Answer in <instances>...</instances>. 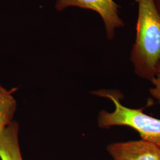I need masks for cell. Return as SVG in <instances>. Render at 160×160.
<instances>
[{"label":"cell","instance_id":"obj_4","mask_svg":"<svg viewBox=\"0 0 160 160\" xmlns=\"http://www.w3.org/2000/svg\"><path fill=\"white\" fill-rule=\"evenodd\" d=\"M106 149L113 160H160V148L142 139L110 143Z\"/></svg>","mask_w":160,"mask_h":160},{"label":"cell","instance_id":"obj_6","mask_svg":"<svg viewBox=\"0 0 160 160\" xmlns=\"http://www.w3.org/2000/svg\"><path fill=\"white\" fill-rule=\"evenodd\" d=\"M17 106V101L12 92L0 84V133L14 121Z\"/></svg>","mask_w":160,"mask_h":160},{"label":"cell","instance_id":"obj_5","mask_svg":"<svg viewBox=\"0 0 160 160\" xmlns=\"http://www.w3.org/2000/svg\"><path fill=\"white\" fill-rule=\"evenodd\" d=\"M18 133L19 125L16 121L0 133V160H23Z\"/></svg>","mask_w":160,"mask_h":160},{"label":"cell","instance_id":"obj_2","mask_svg":"<svg viewBox=\"0 0 160 160\" xmlns=\"http://www.w3.org/2000/svg\"><path fill=\"white\" fill-rule=\"evenodd\" d=\"M95 96L109 99L114 104L112 112L101 110L97 117V124L101 129L114 126H126L137 132L142 139L154 143L160 148V119L143 113L140 109L125 106L120 102L118 92L98 90L92 92Z\"/></svg>","mask_w":160,"mask_h":160},{"label":"cell","instance_id":"obj_7","mask_svg":"<svg viewBox=\"0 0 160 160\" xmlns=\"http://www.w3.org/2000/svg\"><path fill=\"white\" fill-rule=\"evenodd\" d=\"M151 82L152 86L149 89V93L152 97L160 103V75H156Z\"/></svg>","mask_w":160,"mask_h":160},{"label":"cell","instance_id":"obj_1","mask_svg":"<svg viewBox=\"0 0 160 160\" xmlns=\"http://www.w3.org/2000/svg\"><path fill=\"white\" fill-rule=\"evenodd\" d=\"M136 1V36L130 60L135 74L151 82L160 64V12L155 0Z\"/></svg>","mask_w":160,"mask_h":160},{"label":"cell","instance_id":"obj_8","mask_svg":"<svg viewBox=\"0 0 160 160\" xmlns=\"http://www.w3.org/2000/svg\"><path fill=\"white\" fill-rule=\"evenodd\" d=\"M155 3H156V5L157 6L158 8V10L160 12V0H155Z\"/></svg>","mask_w":160,"mask_h":160},{"label":"cell","instance_id":"obj_9","mask_svg":"<svg viewBox=\"0 0 160 160\" xmlns=\"http://www.w3.org/2000/svg\"><path fill=\"white\" fill-rule=\"evenodd\" d=\"M160 75V64L157 68V75Z\"/></svg>","mask_w":160,"mask_h":160},{"label":"cell","instance_id":"obj_3","mask_svg":"<svg viewBox=\"0 0 160 160\" xmlns=\"http://www.w3.org/2000/svg\"><path fill=\"white\" fill-rule=\"evenodd\" d=\"M70 6L97 12L103 20L109 39H113L116 30L124 26L125 23L119 16V7L113 0H58L56 8L61 11Z\"/></svg>","mask_w":160,"mask_h":160}]
</instances>
